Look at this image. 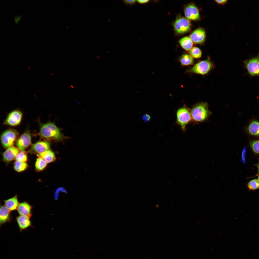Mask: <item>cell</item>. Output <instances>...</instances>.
<instances>
[{"label": "cell", "mask_w": 259, "mask_h": 259, "mask_svg": "<svg viewBox=\"0 0 259 259\" xmlns=\"http://www.w3.org/2000/svg\"><path fill=\"white\" fill-rule=\"evenodd\" d=\"M39 134L42 138L47 140H61L65 137L59 129L51 123L42 125Z\"/></svg>", "instance_id": "1"}, {"label": "cell", "mask_w": 259, "mask_h": 259, "mask_svg": "<svg viewBox=\"0 0 259 259\" xmlns=\"http://www.w3.org/2000/svg\"><path fill=\"white\" fill-rule=\"evenodd\" d=\"M190 112L192 119L198 122L205 121L211 114L208 109L207 103L204 102H200L195 104Z\"/></svg>", "instance_id": "2"}, {"label": "cell", "mask_w": 259, "mask_h": 259, "mask_svg": "<svg viewBox=\"0 0 259 259\" xmlns=\"http://www.w3.org/2000/svg\"><path fill=\"white\" fill-rule=\"evenodd\" d=\"M214 67V65L211 61L210 57L206 59L198 62L188 71L189 72L200 74L205 75L208 73Z\"/></svg>", "instance_id": "3"}, {"label": "cell", "mask_w": 259, "mask_h": 259, "mask_svg": "<svg viewBox=\"0 0 259 259\" xmlns=\"http://www.w3.org/2000/svg\"><path fill=\"white\" fill-rule=\"evenodd\" d=\"M176 115L177 123L180 126L182 131H185L186 125L192 119L190 110L183 106L178 109Z\"/></svg>", "instance_id": "4"}, {"label": "cell", "mask_w": 259, "mask_h": 259, "mask_svg": "<svg viewBox=\"0 0 259 259\" xmlns=\"http://www.w3.org/2000/svg\"><path fill=\"white\" fill-rule=\"evenodd\" d=\"M18 135V133L15 130L10 129L5 131L2 134L0 137L2 146L4 148L7 149L12 146Z\"/></svg>", "instance_id": "5"}, {"label": "cell", "mask_w": 259, "mask_h": 259, "mask_svg": "<svg viewBox=\"0 0 259 259\" xmlns=\"http://www.w3.org/2000/svg\"><path fill=\"white\" fill-rule=\"evenodd\" d=\"M248 72L251 76H259V56L252 58L244 61Z\"/></svg>", "instance_id": "6"}, {"label": "cell", "mask_w": 259, "mask_h": 259, "mask_svg": "<svg viewBox=\"0 0 259 259\" xmlns=\"http://www.w3.org/2000/svg\"><path fill=\"white\" fill-rule=\"evenodd\" d=\"M191 23L187 19L180 17L177 19L174 22L173 26L175 30L179 34L187 32L191 27Z\"/></svg>", "instance_id": "7"}, {"label": "cell", "mask_w": 259, "mask_h": 259, "mask_svg": "<svg viewBox=\"0 0 259 259\" xmlns=\"http://www.w3.org/2000/svg\"><path fill=\"white\" fill-rule=\"evenodd\" d=\"M22 116L23 114L20 111L14 110L8 114L4 124L12 126H17L20 123Z\"/></svg>", "instance_id": "8"}, {"label": "cell", "mask_w": 259, "mask_h": 259, "mask_svg": "<svg viewBox=\"0 0 259 259\" xmlns=\"http://www.w3.org/2000/svg\"><path fill=\"white\" fill-rule=\"evenodd\" d=\"M31 136L29 133L26 131L20 136L16 142L18 148L21 151H24L31 144Z\"/></svg>", "instance_id": "9"}, {"label": "cell", "mask_w": 259, "mask_h": 259, "mask_svg": "<svg viewBox=\"0 0 259 259\" xmlns=\"http://www.w3.org/2000/svg\"><path fill=\"white\" fill-rule=\"evenodd\" d=\"M49 143L44 141H39L33 144L30 149V151L37 154H40L49 150Z\"/></svg>", "instance_id": "10"}, {"label": "cell", "mask_w": 259, "mask_h": 259, "mask_svg": "<svg viewBox=\"0 0 259 259\" xmlns=\"http://www.w3.org/2000/svg\"><path fill=\"white\" fill-rule=\"evenodd\" d=\"M184 13L186 17L189 20H196L200 18L198 9L193 4H189L186 6L184 10Z\"/></svg>", "instance_id": "11"}, {"label": "cell", "mask_w": 259, "mask_h": 259, "mask_svg": "<svg viewBox=\"0 0 259 259\" xmlns=\"http://www.w3.org/2000/svg\"><path fill=\"white\" fill-rule=\"evenodd\" d=\"M190 37L192 41L195 43H202L204 42L205 39V31L201 28H198L190 34Z\"/></svg>", "instance_id": "12"}, {"label": "cell", "mask_w": 259, "mask_h": 259, "mask_svg": "<svg viewBox=\"0 0 259 259\" xmlns=\"http://www.w3.org/2000/svg\"><path fill=\"white\" fill-rule=\"evenodd\" d=\"M19 152V150L15 147L12 146L7 148L2 154L3 160L6 162H9L15 159Z\"/></svg>", "instance_id": "13"}, {"label": "cell", "mask_w": 259, "mask_h": 259, "mask_svg": "<svg viewBox=\"0 0 259 259\" xmlns=\"http://www.w3.org/2000/svg\"><path fill=\"white\" fill-rule=\"evenodd\" d=\"M32 206L28 202L24 201L20 203L17 209L18 212L20 215L31 217Z\"/></svg>", "instance_id": "14"}, {"label": "cell", "mask_w": 259, "mask_h": 259, "mask_svg": "<svg viewBox=\"0 0 259 259\" xmlns=\"http://www.w3.org/2000/svg\"><path fill=\"white\" fill-rule=\"evenodd\" d=\"M16 220L21 232L32 226L30 218L28 217L20 215L17 217Z\"/></svg>", "instance_id": "15"}, {"label": "cell", "mask_w": 259, "mask_h": 259, "mask_svg": "<svg viewBox=\"0 0 259 259\" xmlns=\"http://www.w3.org/2000/svg\"><path fill=\"white\" fill-rule=\"evenodd\" d=\"M4 206L11 211L17 210L20 203L18 201L17 195L4 200Z\"/></svg>", "instance_id": "16"}, {"label": "cell", "mask_w": 259, "mask_h": 259, "mask_svg": "<svg viewBox=\"0 0 259 259\" xmlns=\"http://www.w3.org/2000/svg\"><path fill=\"white\" fill-rule=\"evenodd\" d=\"M11 211L4 206L0 205V226L11 220Z\"/></svg>", "instance_id": "17"}, {"label": "cell", "mask_w": 259, "mask_h": 259, "mask_svg": "<svg viewBox=\"0 0 259 259\" xmlns=\"http://www.w3.org/2000/svg\"><path fill=\"white\" fill-rule=\"evenodd\" d=\"M37 155L38 157L42 158L48 163L54 162L56 159L54 153L49 150Z\"/></svg>", "instance_id": "18"}, {"label": "cell", "mask_w": 259, "mask_h": 259, "mask_svg": "<svg viewBox=\"0 0 259 259\" xmlns=\"http://www.w3.org/2000/svg\"><path fill=\"white\" fill-rule=\"evenodd\" d=\"M179 43L182 48L187 51L190 50L192 48L193 45V41L191 38L187 36L180 39Z\"/></svg>", "instance_id": "19"}, {"label": "cell", "mask_w": 259, "mask_h": 259, "mask_svg": "<svg viewBox=\"0 0 259 259\" xmlns=\"http://www.w3.org/2000/svg\"><path fill=\"white\" fill-rule=\"evenodd\" d=\"M179 60L183 66H188L194 64V61L193 58L188 54H184L180 57Z\"/></svg>", "instance_id": "20"}, {"label": "cell", "mask_w": 259, "mask_h": 259, "mask_svg": "<svg viewBox=\"0 0 259 259\" xmlns=\"http://www.w3.org/2000/svg\"><path fill=\"white\" fill-rule=\"evenodd\" d=\"M248 130L252 135H259V122L257 121L252 122L248 126Z\"/></svg>", "instance_id": "21"}, {"label": "cell", "mask_w": 259, "mask_h": 259, "mask_svg": "<svg viewBox=\"0 0 259 259\" xmlns=\"http://www.w3.org/2000/svg\"><path fill=\"white\" fill-rule=\"evenodd\" d=\"M47 163L42 158L38 157L35 162V166L36 170L40 171L43 170L47 165Z\"/></svg>", "instance_id": "22"}, {"label": "cell", "mask_w": 259, "mask_h": 259, "mask_svg": "<svg viewBox=\"0 0 259 259\" xmlns=\"http://www.w3.org/2000/svg\"><path fill=\"white\" fill-rule=\"evenodd\" d=\"M29 166L26 162L16 161L13 164L14 170L18 172H21L25 171Z\"/></svg>", "instance_id": "23"}, {"label": "cell", "mask_w": 259, "mask_h": 259, "mask_svg": "<svg viewBox=\"0 0 259 259\" xmlns=\"http://www.w3.org/2000/svg\"><path fill=\"white\" fill-rule=\"evenodd\" d=\"M190 55L195 59L200 58L202 56V52L200 49L196 47H192L189 51Z\"/></svg>", "instance_id": "24"}, {"label": "cell", "mask_w": 259, "mask_h": 259, "mask_svg": "<svg viewBox=\"0 0 259 259\" xmlns=\"http://www.w3.org/2000/svg\"><path fill=\"white\" fill-rule=\"evenodd\" d=\"M15 159L16 161L26 162L28 159L27 153L24 151L19 152Z\"/></svg>", "instance_id": "25"}, {"label": "cell", "mask_w": 259, "mask_h": 259, "mask_svg": "<svg viewBox=\"0 0 259 259\" xmlns=\"http://www.w3.org/2000/svg\"><path fill=\"white\" fill-rule=\"evenodd\" d=\"M247 186L249 189L251 190L259 188V180L257 179L251 180L248 183Z\"/></svg>", "instance_id": "26"}, {"label": "cell", "mask_w": 259, "mask_h": 259, "mask_svg": "<svg viewBox=\"0 0 259 259\" xmlns=\"http://www.w3.org/2000/svg\"><path fill=\"white\" fill-rule=\"evenodd\" d=\"M250 145L254 153H259V140L254 141L251 142Z\"/></svg>", "instance_id": "27"}, {"label": "cell", "mask_w": 259, "mask_h": 259, "mask_svg": "<svg viewBox=\"0 0 259 259\" xmlns=\"http://www.w3.org/2000/svg\"><path fill=\"white\" fill-rule=\"evenodd\" d=\"M123 1L126 5H130L134 4L137 1V0H124Z\"/></svg>", "instance_id": "28"}, {"label": "cell", "mask_w": 259, "mask_h": 259, "mask_svg": "<svg viewBox=\"0 0 259 259\" xmlns=\"http://www.w3.org/2000/svg\"><path fill=\"white\" fill-rule=\"evenodd\" d=\"M150 118L151 117L150 116L146 113L143 115L142 116V119L144 122H147L149 121Z\"/></svg>", "instance_id": "29"}, {"label": "cell", "mask_w": 259, "mask_h": 259, "mask_svg": "<svg viewBox=\"0 0 259 259\" xmlns=\"http://www.w3.org/2000/svg\"><path fill=\"white\" fill-rule=\"evenodd\" d=\"M246 152V148L244 147V148L242 151L241 157L242 161V162L244 163H245V158Z\"/></svg>", "instance_id": "30"}, {"label": "cell", "mask_w": 259, "mask_h": 259, "mask_svg": "<svg viewBox=\"0 0 259 259\" xmlns=\"http://www.w3.org/2000/svg\"><path fill=\"white\" fill-rule=\"evenodd\" d=\"M215 1L218 4H223L226 3L227 0H216Z\"/></svg>", "instance_id": "31"}, {"label": "cell", "mask_w": 259, "mask_h": 259, "mask_svg": "<svg viewBox=\"0 0 259 259\" xmlns=\"http://www.w3.org/2000/svg\"><path fill=\"white\" fill-rule=\"evenodd\" d=\"M149 1L148 0H137V2L141 4H143L146 3Z\"/></svg>", "instance_id": "32"}, {"label": "cell", "mask_w": 259, "mask_h": 259, "mask_svg": "<svg viewBox=\"0 0 259 259\" xmlns=\"http://www.w3.org/2000/svg\"><path fill=\"white\" fill-rule=\"evenodd\" d=\"M258 173H259V164L258 165Z\"/></svg>", "instance_id": "33"}, {"label": "cell", "mask_w": 259, "mask_h": 259, "mask_svg": "<svg viewBox=\"0 0 259 259\" xmlns=\"http://www.w3.org/2000/svg\"><path fill=\"white\" fill-rule=\"evenodd\" d=\"M27 66V68H28V69H29V70H31V68H30V67H29V66Z\"/></svg>", "instance_id": "34"}, {"label": "cell", "mask_w": 259, "mask_h": 259, "mask_svg": "<svg viewBox=\"0 0 259 259\" xmlns=\"http://www.w3.org/2000/svg\"><path fill=\"white\" fill-rule=\"evenodd\" d=\"M201 222L200 221H198L197 223H199Z\"/></svg>", "instance_id": "35"}, {"label": "cell", "mask_w": 259, "mask_h": 259, "mask_svg": "<svg viewBox=\"0 0 259 259\" xmlns=\"http://www.w3.org/2000/svg\"><path fill=\"white\" fill-rule=\"evenodd\" d=\"M50 74L52 76H53V74L52 73H50Z\"/></svg>", "instance_id": "36"}, {"label": "cell", "mask_w": 259, "mask_h": 259, "mask_svg": "<svg viewBox=\"0 0 259 259\" xmlns=\"http://www.w3.org/2000/svg\"><path fill=\"white\" fill-rule=\"evenodd\" d=\"M22 73H24V71H22Z\"/></svg>", "instance_id": "37"}, {"label": "cell", "mask_w": 259, "mask_h": 259, "mask_svg": "<svg viewBox=\"0 0 259 259\" xmlns=\"http://www.w3.org/2000/svg\"><path fill=\"white\" fill-rule=\"evenodd\" d=\"M71 88H73V86H72L71 85Z\"/></svg>", "instance_id": "38"}, {"label": "cell", "mask_w": 259, "mask_h": 259, "mask_svg": "<svg viewBox=\"0 0 259 259\" xmlns=\"http://www.w3.org/2000/svg\"><path fill=\"white\" fill-rule=\"evenodd\" d=\"M258 179L259 180V175L258 176Z\"/></svg>", "instance_id": "39"}, {"label": "cell", "mask_w": 259, "mask_h": 259, "mask_svg": "<svg viewBox=\"0 0 259 259\" xmlns=\"http://www.w3.org/2000/svg\"><path fill=\"white\" fill-rule=\"evenodd\" d=\"M25 62H26V63H28V61H27V60H25Z\"/></svg>", "instance_id": "40"}]
</instances>
